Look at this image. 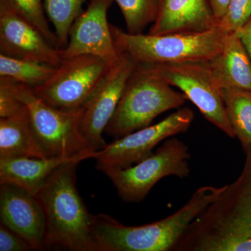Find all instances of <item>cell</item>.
<instances>
[{
	"label": "cell",
	"instance_id": "cell-1",
	"mask_svg": "<svg viewBox=\"0 0 251 251\" xmlns=\"http://www.w3.org/2000/svg\"><path fill=\"white\" fill-rule=\"evenodd\" d=\"M173 251H251V150L239 177L193 220Z\"/></svg>",
	"mask_w": 251,
	"mask_h": 251
},
{
	"label": "cell",
	"instance_id": "cell-2",
	"mask_svg": "<svg viewBox=\"0 0 251 251\" xmlns=\"http://www.w3.org/2000/svg\"><path fill=\"white\" fill-rule=\"evenodd\" d=\"M79 163L70 162L59 166L35 196L45 215L46 249L98 251L94 215L87 210L76 186Z\"/></svg>",
	"mask_w": 251,
	"mask_h": 251
},
{
	"label": "cell",
	"instance_id": "cell-3",
	"mask_svg": "<svg viewBox=\"0 0 251 251\" xmlns=\"http://www.w3.org/2000/svg\"><path fill=\"white\" fill-rule=\"evenodd\" d=\"M227 187L202 186L172 215L140 226H125L105 214L94 216L98 251H173L191 222Z\"/></svg>",
	"mask_w": 251,
	"mask_h": 251
},
{
	"label": "cell",
	"instance_id": "cell-4",
	"mask_svg": "<svg viewBox=\"0 0 251 251\" xmlns=\"http://www.w3.org/2000/svg\"><path fill=\"white\" fill-rule=\"evenodd\" d=\"M118 53L126 54L137 65L208 62L224 48L227 33L219 25L202 32L132 34L110 24Z\"/></svg>",
	"mask_w": 251,
	"mask_h": 251
},
{
	"label": "cell",
	"instance_id": "cell-5",
	"mask_svg": "<svg viewBox=\"0 0 251 251\" xmlns=\"http://www.w3.org/2000/svg\"><path fill=\"white\" fill-rule=\"evenodd\" d=\"M187 100L182 92L136 65L105 133L117 139L151 125L153 120Z\"/></svg>",
	"mask_w": 251,
	"mask_h": 251
},
{
	"label": "cell",
	"instance_id": "cell-6",
	"mask_svg": "<svg viewBox=\"0 0 251 251\" xmlns=\"http://www.w3.org/2000/svg\"><path fill=\"white\" fill-rule=\"evenodd\" d=\"M13 90L25 105L31 130L46 156H76L96 152L80 133L82 108L72 111L54 108L38 97L32 88L14 81Z\"/></svg>",
	"mask_w": 251,
	"mask_h": 251
},
{
	"label": "cell",
	"instance_id": "cell-7",
	"mask_svg": "<svg viewBox=\"0 0 251 251\" xmlns=\"http://www.w3.org/2000/svg\"><path fill=\"white\" fill-rule=\"evenodd\" d=\"M190 158L187 145L174 136L165 140L156 151L136 164L103 173L111 180L122 201L138 203L163 178L188 177L191 173Z\"/></svg>",
	"mask_w": 251,
	"mask_h": 251
},
{
	"label": "cell",
	"instance_id": "cell-8",
	"mask_svg": "<svg viewBox=\"0 0 251 251\" xmlns=\"http://www.w3.org/2000/svg\"><path fill=\"white\" fill-rule=\"evenodd\" d=\"M137 66L179 89L208 122L229 138H235L226 114L221 90L213 77L208 62Z\"/></svg>",
	"mask_w": 251,
	"mask_h": 251
},
{
	"label": "cell",
	"instance_id": "cell-9",
	"mask_svg": "<svg viewBox=\"0 0 251 251\" xmlns=\"http://www.w3.org/2000/svg\"><path fill=\"white\" fill-rule=\"evenodd\" d=\"M110 67L103 59L88 54L63 59L49 80L33 90L54 108L66 111L80 110Z\"/></svg>",
	"mask_w": 251,
	"mask_h": 251
},
{
	"label": "cell",
	"instance_id": "cell-10",
	"mask_svg": "<svg viewBox=\"0 0 251 251\" xmlns=\"http://www.w3.org/2000/svg\"><path fill=\"white\" fill-rule=\"evenodd\" d=\"M193 120L194 112L191 109L180 108L155 125L115 139L97 152L94 158L97 169L103 173L136 164L150 156L162 142L187 132Z\"/></svg>",
	"mask_w": 251,
	"mask_h": 251
},
{
	"label": "cell",
	"instance_id": "cell-11",
	"mask_svg": "<svg viewBox=\"0 0 251 251\" xmlns=\"http://www.w3.org/2000/svg\"><path fill=\"white\" fill-rule=\"evenodd\" d=\"M136 64L126 54L119 53L117 62L110 67L89 100L82 107L80 131L91 150H103L107 145L103 138L109 122Z\"/></svg>",
	"mask_w": 251,
	"mask_h": 251
},
{
	"label": "cell",
	"instance_id": "cell-12",
	"mask_svg": "<svg viewBox=\"0 0 251 251\" xmlns=\"http://www.w3.org/2000/svg\"><path fill=\"white\" fill-rule=\"evenodd\" d=\"M114 0H90L87 9L82 11L73 23L67 45L59 49L61 58L88 54L103 59L112 67L119 58L108 11Z\"/></svg>",
	"mask_w": 251,
	"mask_h": 251
},
{
	"label": "cell",
	"instance_id": "cell-13",
	"mask_svg": "<svg viewBox=\"0 0 251 251\" xmlns=\"http://www.w3.org/2000/svg\"><path fill=\"white\" fill-rule=\"evenodd\" d=\"M0 54L54 67L62 61L59 49L34 25L18 14L6 0H0Z\"/></svg>",
	"mask_w": 251,
	"mask_h": 251
},
{
	"label": "cell",
	"instance_id": "cell-14",
	"mask_svg": "<svg viewBox=\"0 0 251 251\" xmlns=\"http://www.w3.org/2000/svg\"><path fill=\"white\" fill-rule=\"evenodd\" d=\"M1 224L32 248L45 249L46 219L40 203L26 190L11 184L0 187Z\"/></svg>",
	"mask_w": 251,
	"mask_h": 251
},
{
	"label": "cell",
	"instance_id": "cell-15",
	"mask_svg": "<svg viewBox=\"0 0 251 251\" xmlns=\"http://www.w3.org/2000/svg\"><path fill=\"white\" fill-rule=\"evenodd\" d=\"M218 25L208 0H160L158 16L148 34L202 32Z\"/></svg>",
	"mask_w": 251,
	"mask_h": 251
},
{
	"label": "cell",
	"instance_id": "cell-16",
	"mask_svg": "<svg viewBox=\"0 0 251 251\" xmlns=\"http://www.w3.org/2000/svg\"><path fill=\"white\" fill-rule=\"evenodd\" d=\"M97 152L76 156L0 158V184L14 185L35 196L50 175L59 166L70 162L80 163L94 158Z\"/></svg>",
	"mask_w": 251,
	"mask_h": 251
},
{
	"label": "cell",
	"instance_id": "cell-17",
	"mask_svg": "<svg viewBox=\"0 0 251 251\" xmlns=\"http://www.w3.org/2000/svg\"><path fill=\"white\" fill-rule=\"evenodd\" d=\"M208 64L221 90L251 91V59L237 33L228 34L221 52L208 61Z\"/></svg>",
	"mask_w": 251,
	"mask_h": 251
},
{
	"label": "cell",
	"instance_id": "cell-18",
	"mask_svg": "<svg viewBox=\"0 0 251 251\" xmlns=\"http://www.w3.org/2000/svg\"><path fill=\"white\" fill-rule=\"evenodd\" d=\"M46 158L36 141L27 110L15 116L0 117V158Z\"/></svg>",
	"mask_w": 251,
	"mask_h": 251
},
{
	"label": "cell",
	"instance_id": "cell-19",
	"mask_svg": "<svg viewBox=\"0 0 251 251\" xmlns=\"http://www.w3.org/2000/svg\"><path fill=\"white\" fill-rule=\"evenodd\" d=\"M221 95L235 138L247 152L251 150V91L223 89Z\"/></svg>",
	"mask_w": 251,
	"mask_h": 251
},
{
	"label": "cell",
	"instance_id": "cell-20",
	"mask_svg": "<svg viewBox=\"0 0 251 251\" xmlns=\"http://www.w3.org/2000/svg\"><path fill=\"white\" fill-rule=\"evenodd\" d=\"M56 67L36 61L14 58L0 54V77L34 89L49 80Z\"/></svg>",
	"mask_w": 251,
	"mask_h": 251
},
{
	"label": "cell",
	"instance_id": "cell-21",
	"mask_svg": "<svg viewBox=\"0 0 251 251\" xmlns=\"http://www.w3.org/2000/svg\"><path fill=\"white\" fill-rule=\"evenodd\" d=\"M86 0H43L46 16L54 26L58 49L67 45L73 23L82 11Z\"/></svg>",
	"mask_w": 251,
	"mask_h": 251
},
{
	"label": "cell",
	"instance_id": "cell-22",
	"mask_svg": "<svg viewBox=\"0 0 251 251\" xmlns=\"http://www.w3.org/2000/svg\"><path fill=\"white\" fill-rule=\"evenodd\" d=\"M121 10L126 31L142 34L149 25L156 21L160 0H114Z\"/></svg>",
	"mask_w": 251,
	"mask_h": 251
},
{
	"label": "cell",
	"instance_id": "cell-23",
	"mask_svg": "<svg viewBox=\"0 0 251 251\" xmlns=\"http://www.w3.org/2000/svg\"><path fill=\"white\" fill-rule=\"evenodd\" d=\"M25 19L27 20L45 36L54 47L58 49V41L54 31L51 29L46 16L43 0H6Z\"/></svg>",
	"mask_w": 251,
	"mask_h": 251
},
{
	"label": "cell",
	"instance_id": "cell-24",
	"mask_svg": "<svg viewBox=\"0 0 251 251\" xmlns=\"http://www.w3.org/2000/svg\"><path fill=\"white\" fill-rule=\"evenodd\" d=\"M251 18V0H230L218 25L227 34L236 33L246 25Z\"/></svg>",
	"mask_w": 251,
	"mask_h": 251
},
{
	"label": "cell",
	"instance_id": "cell-25",
	"mask_svg": "<svg viewBox=\"0 0 251 251\" xmlns=\"http://www.w3.org/2000/svg\"><path fill=\"white\" fill-rule=\"evenodd\" d=\"M26 110L25 105L14 94L13 81L0 77V117L15 116Z\"/></svg>",
	"mask_w": 251,
	"mask_h": 251
},
{
	"label": "cell",
	"instance_id": "cell-26",
	"mask_svg": "<svg viewBox=\"0 0 251 251\" xmlns=\"http://www.w3.org/2000/svg\"><path fill=\"white\" fill-rule=\"evenodd\" d=\"M31 250H33L32 248L25 239L4 225L0 224V251Z\"/></svg>",
	"mask_w": 251,
	"mask_h": 251
},
{
	"label": "cell",
	"instance_id": "cell-27",
	"mask_svg": "<svg viewBox=\"0 0 251 251\" xmlns=\"http://www.w3.org/2000/svg\"><path fill=\"white\" fill-rule=\"evenodd\" d=\"M208 1L210 5L213 14L219 23L226 14L230 0H208Z\"/></svg>",
	"mask_w": 251,
	"mask_h": 251
},
{
	"label": "cell",
	"instance_id": "cell-28",
	"mask_svg": "<svg viewBox=\"0 0 251 251\" xmlns=\"http://www.w3.org/2000/svg\"><path fill=\"white\" fill-rule=\"evenodd\" d=\"M236 33L242 39L251 59V18L246 25Z\"/></svg>",
	"mask_w": 251,
	"mask_h": 251
}]
</instances>
